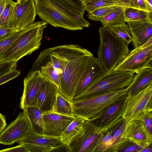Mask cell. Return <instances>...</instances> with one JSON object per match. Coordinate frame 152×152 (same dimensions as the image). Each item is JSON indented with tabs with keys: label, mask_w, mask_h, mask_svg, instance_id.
<instances>
[{
	"label": "cell",
	"mask_w": 152,
	"mask_h": 152,
	"mask_svg": "<svg viewBox=\"0 0 152 152\" xmlns=\"http://www.w3.org/2000/svg\"><path fill=\"white\" fill-rule=\"evenodd\" d=\"M37 11L35 0H27L15 4L9 28L18 31L34 23Z\"/></svg>",
	"instance_id": "obj_13"
},
{
	"label": "cell",
	"mask_w": 152,
	"mask_h": 152,
	"mask_svg": "<svg viewBox=\"0 0 152 152\" xmlns=\"http://www.w3.org/2000/svg\"><path fill=\"white\" fill-rule=\"evenodd\" d=\"M37 14L42 20L56 27L75 31L88 27L90 24L58 5L53 0H35Z\"/></svg>",
	"instance_id": "obj_2"
},
{
	"label": "cell",
	"mask_w": 152,
	"mask_h": 152,
	"mask_svg": "<svg viewBox=\"0 0 152 152\" xmlns=\"http://www.w3.org/2000/svg\"><path fill=\"white\" fill-rule=\"evenodd\" d=\"M124 13L125 22L142 20L152 15L151 12L128 7H125Z\"/></svg>",
	"instance_id": "obj_29"
},
{
	"label": "cell",
	"mask_w": 152,
	"mask_h": 152,
	"mask_svg": "<svg viewBox=\"0 0 152 152\" xmlns=\"http://www.w3.org/2000/svg\"><path fill=\"white\" fill-rule=\"evenodd\" d=\"M13 68L9 71L0 77V85L18 77L20 74V72L16 69Z\"/></svg>",
	"instance_id": "obj_37"
},
{
	"label": "cell",
	"mask_w": 152,
	"mask_h": 152,
	"mask_svg": "<svg viewBox=\"0 0 152 152\" xmlns=\"http://www.w3.org/2000/svg\"><path fill=\"white\" fill-rule=\"evenodd\" d=\"M128 122L122 116L102 132L103 136L97 149L101 152H118L131 141L126 134Z\"/></svg>",
	"instance_id": "obj_7"
},
{
	"label": "cell",
	"mask_w": 152,
	"mask_h": 152,
	"mask_svg": "<svg viewBox=\"0 0 152 152\" xmlns=\"http://www.w3.org/2000/svg\"><path fill=\"white\" fill-rule=\"evenodd\" d=\"M150 133L152 135V107H148L143 111L141 118Z\"/></svg>",
	"instance_id": "obj_36"
},
{
	"label": "cell",
	"mask_w": 152,
	"mask_h": 152,
	"mask_svg": "<svg viewBox=\"0 0 152 152\" xmlns=\"http://www.w3.org/2000/svg\"><path fill=\"white\" fill-rule=\"evenodd\" d=\"M45 79L39 70L29 72L23 81L24 88L21 97L20 108L23 110L28 106H35L36 98Z\"/></svg>",
	"instance_id": "obj_14"
},
{
	"label": "cell",
	"mask_w": 152,
	"mask_h": 152,
	"mask_svg": "<svg viewBox=\"0 0 152 152\" xmlns=\"http://www.w3.org/2000/svg\"><path fill=\"white\" fill-rule=\"evenodd\" d=\"M125 7L117 6L101 20L103 26L110 27L125 23L124 10Z\"/></svg>",
	"instance_id": "obj_24"
},
{
	"label": "cell",
	"mask_w": 152,
	"mask_h": 152,
	"mask_svg": "<svg viewBox=\"0 0 152 152\" xmlns=\"http://www.w3.org/2000/svg\"><path fill=\"white\" fill-rule=\"evenodd\" d=\"M136 73L128 87L127 96L133 95L152 84V68H144Z\"/></svg>",
	"instance_id": "obj_21"
},
{
	"label": "cell",
	"mask_w": 152,
	"mask_h": 152,
	"mask_svg": "<svg viewBox=\"0 0 152 152\" xmlns=\"http://www.w3.org/2000/svg\"><path fill=\"white\" fill-rule=\"evenodd\" d=\"M6 125L4 116L0 113V134L5 128Z\"/></svg>",
	"instance_id": "obj_41"
},
{
	"label": "cell",
	"mask_w": 152,
	"mask_h": 152,
	"mask_svg": "<svg viewBox=\"0 0 152 152\" xmlns=\"http://www.w3.org/2000/svg\"><path fill=\"white\" fill-rule=\"evenodd\" d=\"M126 22L130 31L134 48L142 46L152 39V15L142 20Z\"/></svg>",
	"instance_id": "obj_16"
},
{
	"label": "cell",
	"mask_w": 152,
	"mask_h": 152,
	"mask_svg": "<svg viewBox=\"0 0 152 152\" xmlns=\"http://www.w3.org/2000/svg\"><path fill=\"white\" fill-rule=\"evenodd\" d=\"M126 134L131 141L135 143L152 144V135L150 133L141 119L128 122Z\"/></svg>",
	"instance_id": "obj_20"
},
{
	"label": "cell",
	"mask_w": 152,
	"mask_h": 152,
	"mask_svg": "<svg viewBox=\"0 0 152 152\" xmlns=\"http://www.w3.org/2000/svg\"><path fill=\"white\" fill-rule=\"evenodd\" d=\"M128 87L92 97L71 101L73 116L91 121L99 116L116 102L127 96Z\"/></svg>",
	"instance_id": "obj_4"
},
{
	"label": "cell",
	"mask_w": 152,
	"mask_h": 152,
	"mask_svg": "<svg viewBox=\"0 0 152 152\" xmlns=\"http://www.w3.org/2000/svg\"><path fill=\"white\" fill-rule=\"evenodd\" d=\"M151 144L149 143L138 144L131 141L118 152H140L144 148L151 145Z\"/></svg>",
	"instance_id": "obj_34"
},
{
	"label": "cell",
	"mask_w": 152,
	"mask_h": 152,
	"mask_svg": "<svg viewBox=\"0 0 152 152\" xmlns=\"http://www.w3.org/2000/svg\"><path fill=\"white\" fill-rule=\"evenodd\" d=\"M64 9L76 15L83 17L85 10L82 0H53Z\"/></svg>",
	"instance_id": "obj_27"
},
{
	"label": "cell",
	"mask_w": 152,
	"mask_h": 152,
	"mask_svg": "<svg viewBox=\"0 0 152 152\" xmlns=\"http://www.w3.org/2000/svg\"><path fill=\"white\" fill-rule=\"evenodd\" d=\"M61 66L59 91L70 101L73 100L80 76L93 54L77 45H64L53 47Z\"/></svg>",
	"instance_id": "obj_1"
},
{
	"label": "cell",
	"mask_w": 152,
	"mask_h": 152,
	"mask_svg": "<svg viewBox=\"0 0 152 152\" xmlns=\"http://www.w3.org/2000/svg\"><path fill=\"white\" fill-rule=\"evenodd\" d=\"M59 92L57 86L45 79L37 94L35 106L42 113L53 111L57 95Z\"/></svg>",
	"instance_id": "obj_19"
},
{
	"label": "cell",
	"mask_w": 152,
	"mask_h": 152,
	"mask_svg": "<svg viewBox=\"0 0 152 152\" xmlns=\"http://www.w3.org/2000/svg\"><path fill=\"white\" fill-rule=\"evenodd\" d=\"M152 84L137 93L126 97V107L122 116L128 122L140 119L144 111L152 107Z\"/></svg>",
	"instance_id": "obj_9"
},
{
	"label": "cell",
	"mask_w": 152,
	"mask_h": 152,
	"mask_svg": "<svg viewBox=\"0 0 152 152\" xmlns=\"http://www.w3.org/2000/svg\"><path fill=\"white\" fill-rule=\"evenodd\" d=\"M83 134L66 147L70 152H94L101 140L103 133L101 132L90 121L85 120Z\"/></svg>",
	"instance_id": "obj_11"
},
{
	"label": "cell",
	"mask_w": 152,
	"mask_h": 152,
	"mask_svg": "<svg viewBox=\"0 0 152 152\" xmlns=\"http://www.w3.org/2000/svg\"><path fill=\"white\" fill-rule=\"evenodd\" d=\"M127 7L152 12V7L146 0H129Z\"/></svg>",
	"instance_id": "obj_35"
},
{
	"label": "cell",
	"mask_w": 152,
	"mask_h": 152,
	"mask_svg": "<svg viewBox=\"0 0 152 152\" xmlns=\"http://www.w3.org/2000/svg\"><path fill=\"white\" fill-rule=\"evenodd\" d=\"M26 0H17V2H18V3H21V2L25 1Z\"/></svg>",
	"instance_id": "obj_46"
},
{
	"label": "cell",
	"mask_w": 152,
	"mask_h": 152,
	"mask_svg": "<svg viewBox=\"0 0 152 152\" xmlns=\"http://www.w3.org/2000/svg\"><path fill=\"white\" fill-rule=\"evenodd\" d=\"M145 68H152V39L131 50L113 70L136 73Z\"/></svg>",
	"instance_id": "obj_8"
},
{
	"label": "cell",
	"mask_w": 152,
	"mask_h": 152,
	"mask_svg": "<svg viewBox=\"0 0 152 152\" xmlns=\"http://www.w3.org/2000/svg\"><path fill=\"white\" fill-rule=\"evenodd\" d=\"M28 26L13 32L0 41V61H3L8 50L15 42L26 31Z\"/></svg>",
	"instance_id": "obj_25"
},
{
	"label": "cell",
	"mask_w": 152,
	"mask_h": 152,
	"mask_svg": "<svg viewBox=\"0 0 152 152\" xmlns=\"http://www.w3.org/2000/svg\"><path fill=\"white\" fill-rule=\"evenodd\" d=\"M152 152V147L148 146L142 150L140 152Z\"/></svg>",
	"instance_id": "obj_44"
},
{
	"label": "cell",
	"mask_w": 152,
	"mask_h": 152,
	"mask_svg": "<svg viewBox=\"0 0 152 152\" xmlns=\"http://www.w3.org/2000/svg\"><path fill=\"white\" fill-rule=\"evenodd\" d=\"M148 3H149V5L151 7H152V0H146Z\"/></svg>",
	"instance_id": "obj_45"
},
{
	"label": "cell",
	"mask_w": 152,
	"mask_h": 152,
	"mask_svg": "<svg viewBox=\"0 0 152 152\" xmlns=\"http://www.w3.org/2000/svg\"><path fill=\"white\" fill-rule=\"evenodd\" d=\"M82 0L84 5L85 11L88 13L103 7L113 6H120L114 0Z\"/></svg>",
	"instance_id": "obj_30"
},
{
	"label": "cell",
	"mask_w": 152,
	"mask_h": 152,
	"mask_svg": "<svg viewBox=\"0 0 152 152\" xmlns=\"http://www.w3.org/2000/svg\"><path fill=\"white\" fill-rule=\"evenodd\" d=\"M15 2L9 0L0 17V27L9 28Z\"/></svg>",
	"instance_id": "obj_32"
},
{
	"label": "cell",
	"mask_w": 152,
	"mask_h": 152,
	"mask_svg": "<svg viewBox=\"0 0 152 152\" xmlns=\"http://www.w3.org/2000/svg\"><path fill=\"white\" fill-rule=\"evenodd\" d=\"M16 142L22 144L29 152H50L66 146L60 137L38 134L32 129Z\"/></svg>",
	"instance_id": "obj_10"
},
{
	"label": "cell",
	"mask_w": 152,
	"mask_h": 152,
	"mask_svg": "<svg viewBox=\"0 0 152 152\" xmlns=\"http://www.w3.org/2000/svg\"><path fill=\"white\" fill-rule=\"evenodd\" d=\"M0 152H29L21 144H19L18 145L12 148L1 150L0 151Z\"/></svg>",
	"instance_id": "obj_39"
},
{
	"label": "cell",
	"mask_w": 152,
	"mask_h": 152,
	"mask_svg": "<svg viewBox=\"0 0 152 152\" xmlns=\"http://www.w3.org/2000/svg\"><path fill=\"white\" fill-rule=\"evenodd\" d=\"M9 0H0V17Z\"/></svg>",
	"instance_id": "obj_42"
},
{
	"label": "cell",
	"mask_w": 152,
	"mask_h": 152,
	"mask_svg": "<svg viewBox=\"0 0 152 152\" xmlns=\"http://www.w3.org/2000/svg\"><path fill=\"white\" fill-rule=\"evenodd\" d=\"M17 62L15 61H0V77L17 66Z\"/></svg>",
	"instance_id": "obj_38"
},
{
	"label": "cell",
	"mask_w": 152,
	"mask_h": 152,
	"mask_svg": "<svg viewBox=\"0 0 152 152\" xmlns=\"http://www.w3.org/2000/svg\"><path fill=\"white\" fill-rule=\"evenodd\" d=\"M30 123L32 129L36 133L44 134V124L42 113L36 106H28L23 110Z\"/></svg>",
	"instance_id": "obj_23"
},
{
	"label": "cell",
	"mask_w": 152,
	"mask_h": 152,
	"mask_svg": "<svg viewBox=\"0 0 152 152\" xmlns=\"http://www.w3.org/2000/svg\"><path fill=\"white\" fill-rule=\"evenodd\" d=\"M121 6L127 7L129 0H114Z\"/></svg>",
	"instance_id": "obj_43"
},
{
	"label": "cell",
	"mask_w": 152,
	"mask_h": 152,
	"mask_svg": "<svg viewBox=\"0 0 152 152\" xmlns=\"http://www.w3.org/2000/svg\"><path fill=\"white\" fill-rule=\"evenodd\" d=\"M117 6L106 7L99 8L88 13V18L92 20L100 21L107 14L111 11Z\"/></svg>",
	"instance_id": "obj_33"
},
{
	"label": "cell",
	"mask_w": 152,
	"mask_h": 152,
	"mask_svg": "<svg viewBox=\"0 0 152 152\" xmlns=\"http://www.w3.org/2000/svg\"><path fill=\"white\" fill-rule=\"evenodd\" d=\"M100 43L98 50V61L107 72L113 71L130 52L129 44L108 27L99 29Z\"/></svg>",
	"instance_id": "obj_3"
},
{
	"label": "cell",
	"mask_w": 152,
	"mask_h": 152,
	"mask_svg": "<svg viewBox=\"0 0 152 152\" xmlns=\"http://www.w3.org/2000/svg\"><path fill=\"white\" fill-rule=\"evenodd\" d=\"M53 111L64 115L74 116L71 102L64 97L60 92L57 95Z\"/></svg>",
	"instance_id": "obj_26"
},
{
	"label": "cell",
	"mask_w": 152,
	"mask_h": 152,
	"mask_svg": "<svg viewBox=\"0 0 152 152\" xmlns=\"http://www.w3.org/2000/svg\"><path fill=\"white\" fill-rule=\"evenodd\" d=\"M32 129L30 121L23 110L0 134V144L11 145L24 138Z\"/></svg>",
	"instance_id": "obj_12"
},
{
	"label": "cell",
	"mask_w": 152,
	"mask_h": 152,
	"mask_svg": "<svg viewBox=\"0 0 152 152\" xmlns=\"http://www.w3.org/2000/svg\"><path fill=\"white\" fill-rule=\"evenodd\" d=\"M108 28L111 31L128 44L132 41L130 31L128 24L125 23L114 25Z\"/></svg>",
	"instance_id": "obj_31"
},
{
	"label": "cell",
	"mask_w": 152,
	"mask_h": 152,
	"mask_svg": "<svg viewBox=\"0 0 152 152\" xmlns=\"http://www.w3.org/2000/svg\"><path fill=\"white\" fill-rule=\"evenodd\" d=\"M48 23L44 20L34 22L15 42L7 53L3 61H18L39 48L44 29Z\"/></svg>",
	"instance_id": "obj_5"
},
{
	"label": "cell",
	"mask_w": 152,
	"mask_h": 152,
	"mask_svg": "<svg viewBox=\"0 0 152 152\" xmlns=\"http://www.w3.org/2000/svg\"><path fill=\"white\" fill-rule=\"evenodd\" d=\"M85 121L83 118L75 117L63 132L60 137L61 140L66 147L83 134Z\"/></svg>",
	"instance_id": "obj_22"
},
{
	"label": "cell",
	"mask_w": 152,
	"mask_h": 152,
	"mask_svg": "<svg viewBox=\"0 0 152 152\" xmlns=\"http://www.w3.org/2000/svg\"><path fill=\"white\" fill-rule=\"evenodd\" d=\"M127 96L113 103L99 116L91 122L100 132L105 131L122 117L125 108Z\"/></svg>",
	"instance_id": "obj_18"
},
{
	"label": "cell",
	"mask_w": 152,
	"mask_h": 152,
	"mask_svg": "<svg viewBox=\"0 0 152 152\" xmlns=\"http://www.w3.org/2000/svg\"><path fill=\"white\" fill-rule=\"evenodd\" d=\"M37 70L40 71L45 80L56 85L59 89L60 85L59 76L50 61H47L42 64Z\"/></svg>",
	"instance_id": "obj_28"
},
{
	"label": "cell",
	"mask_w": 152,
	"mask_h": 152,
	"mask_svg": "<svg viewBox=\"0 0 152 152\" xmlns=\"http://www.w3.org/2000/svg\"><path fill=\"white\" fill-rule=\"evenodd\" d=\"M107 72L97 58L93 56H91L80 76L75 91L74 98L85 90Z\"/></svg>",
	"instance_id": "obj_15"
},
{
	"label": "cell",
	"mask_w": 152,
	"mask_h": 152,
	"mask_svg": "<svg viewBox=\"0 0 152 152\" xmlns=\"http://www.w3.org/2000/svg\"><path fill=\"white\" fill-rule=\"evenodd\" d=\"M134 73L123 70L107 72L73 100L92 97L124 89L132 82Z\"/></svg>",
	"instance_id": "obj_6"
},
{
	"label": "cell",
	"mask_w": 152,
	"mask_h": 152,
	"mask_svg": "<svg viewBox=\"0 0 152 152\" xmlns=\"http://www.w3.org/2000/svg\"><path fill=\"white\" fill-rule=\"evenodd\" d=\"M44 124V134L60 137L75 117L64 115L53 111L42 113Z\"/></svg>",
	"instance_id": "obj_17"
},
{
	"label": "cell",
	"mask_w": 152,
	"mask_h": 152,
	"mask_svg": "<svg viewBox=\"0 0 152 152\" xmlns=\"http://www.w3.org/2000/svg\"><path fill=\"white\" fill-rule=\"evenodd\" d=\"M15 31L12 29L0 27V41Z\"/></svg>",
	"instance_id": "obj_40"
}]
</instances>
